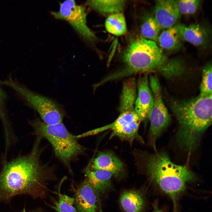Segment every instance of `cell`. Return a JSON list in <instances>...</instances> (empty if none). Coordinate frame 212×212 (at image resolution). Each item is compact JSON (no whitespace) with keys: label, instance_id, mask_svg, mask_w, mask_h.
<instances>
[{"label":"cell","instance_id":"cell-22","mask_svg":"<svg viewBox=\"0 0 212 212\" xmlns=\"http://www.w3.org/2000/svg\"><path fill=\"white\" fill-rule=\"evenodd\" d=\"M178 11L181 15H189L195 14L200 7L199 0H176Z\"/></svg>","mask_w":212,"mask_h":212},{"label":"cell","instance_id":"cell-25","mask_svg":"<svg viewBox=\"0 0 212 212\" xmlns=\"http://www.w3.org/2000/svg\"><path fill=\"white\" fill-rule=\"evenodd\" d=\"M153 212H164L160 209L158 207V205L156 202L153 205Z\"/></svg>","mask_w":212,"mask_h":212},{"label":"cell","instance_id":"cell-19","mask_svg":"<svg viewBox=\"0 0 212 212\" xmlns=\"http://www.w3.org/2000/svg\"><path fill=\"white\" fill-rule=\"evenodd\" d=\"M105 26L108 32L116 36L123 35L127 31L125 19L122 13L109 15L105 20Z\"/></svg>","mask_w":212,"mask_h":212},{"label":"cell","instance_id":"cell-17","mask_svg":"<svg viewBox=\"0 0 212 212\" xmlns=\"http://www.w3.org/2000/svg\"><path fill=\"white\" fill-rule=\"evenodd\" d=\"M126 4L125 0L87 1L85 4L92 9L103 15L122 13Z\"/></svg>","mask_w":212,"mask_h":212},{"label":"cell","instance_id":"cell-9","mask_svg":"<svg viewBox=\"0 0 212 212\" xmlns=\"http://www.w3.org/2000/svg\"><path fill=\"white\" fill-rule=\"evenodd\" d=\"M56 19L67 22L81 38L86 42H92L97 40L95 33L87 24V14L84 6L72 0L60 3L58 11L51 12Z\"/></svg>","mask_w":212,"mask_h":212},{"label":"cell","instance_id":"cell-13","mask_svg":"<svg viewBox=\"0 0 212 212\" xmlns=\"http://www.w3.org/2000/svg\"><path fill=\"white\" fill-rule=\"evenodd\" d=\"M92 170L108 171L117 178L122 177L125 172L124 165L115 155L110 151L100 152L88 166Z\"/></svg>","mask_w":212,"mask_h":212},{"label":"cell","instance_id":"cell-10","mask_svg":"<svg viewBox=\"0 0 212 212\" xmlns=\"http://www.w3.org/2000/svg\"><path fill=\"white\" fill-rule=\"evenodd\" d=\"M148 75V74L140 75L136 83L138 94L135 103V109L142 122L148 119L153 104Z\"/></svg>","mask_w":212,"mask_h":212},{"label":"cell","instance_id":"cell-24","mask_svg":"<svg viewBox=\"0 0 212 212\" xmlns=\"http://www.w3.org/2000/svg\"><path fill=\"white\" fill-rule=\"evenodd\" d=\"M6 97L5 92L0 87V118L2 120L5 132V136L8 138L10 136L9 125L6 119L4 109V104Z\"/></svg>","mask_w":212,"mask_h":212},{"label":"cell","instance_id":"cell-2","mask_svg":"<svg viewBox=\"0 0 212 212\" xmlns=\"http://www.w3.org/2000/svg\"><path fill=\"white\" fill-rule=\"evenodd\" d=\"M122 68L103 79L100 85L138 74L157 73L167 79L175 76L171 59L165 56L155 42L142 37L130 42L122 55Z\"/></svg>","mask_w":212,"mask_h":212},{"label":"cell","instance_id":"cell-20","mask_svg":"<svg viewBox=\"0 0 212 212\" xmlns=\"http://www.w3.org/2000/svg\"><path fill=\"white\" fill-rule=\"evenodd\" d=\"M161 29L154 17L148 16L145 18L140 28L143 38L157 42Z\"/></svg>","mask_w":212,"mask_h":212},{"label":"cell","instance_id":"cell-18","mask_svg":"<svg viewBox=\"0 0 212 212\" xmlns=\"http://www.w3.org/2000/svg\"><path fill=\"white\" fill-rule=\"evenodd\" d=\"M182 41L177 24H176L166 29L159 34L157 42L163 49L173 51L181 47Z\"/></svg>","mask_w":212,"mask_h":212},{"label":"cell","instance_id":"cell-12","mask_svg":"<svg viewBox=\"0 0 212 212\" xmlns=\"http://www.w3.org/2000/svg\"><path fill=\"white\" fill-rule=\"evenodd\" d=\"M99 194L85 179L75 194L74 203L78 212H98Z\"/></svg>","mask_w":212,"mask_h":212},{"label":"cell","instance_id":"cell-3","mask_svg":"<svg viewBox=\"0 0 212 212\" xmlns=\"http://www.w3.org/2000/svg\"><path fill=\"white\" fill-rule=\"evenodd\" d=\"M169 104L179 125L177 143L186 152H192L211 123L212 95L187 100L171 99Z\"/></svg>","mask_w":212,"mask_h":212},{"label":"cell","instance_id":"cell-1","mask_svg":"<svg viewBox=\"0 0 212 212\" xmlns=\"http://www.w3.org/2000/svg\"><path fill=\"white\" fill-rule=\"evenodd\" d=\"M42 138L37 136L28 155L5 161L0 173V202L21 194L36 198L45 196L47 182L55 175L54 168L40 160Z\"/></svg>","mask_w":212,"mask_h":212},{"label":"cell","instance_id":"cell-11","mask_svg":"<svg viewBox=\"0 0 212 212\" xmlns=\"http://www.w3.org/2000/svg\"><path fill=\"white\" fill-rule=\"evenodd\" d=\"M180 16L176 0L155 1L154 17L161 29L175 25Z\"/></svg>","mask_w":212,"mask_h":212},{"label":"cell","instance_id":"cell-16","mask_svg":"<svg viewBox=\"0 0 212 212\" xmlns=\"http://www.w3.org/2000/svg\"><path fill=\"white\" fill-rule=\"evenodd\" d=\"M120 203L125 212H142L145 201L142 193L137 190L124 191L120 195Z\"/></svg>","mask_w":212,"mask_h":212},{"label":"cell","instance_id":"cell-7","mask_svg":"<svg viewBox=\"0 0 212 212\" xmlns=\"http://www.w3.org/2000/svg\"><path fill=\"white\" fill-rule=\"evenodd\" d=\"M0 83L9 87L16 92L29 106L37 112L45 124L51 125L62 122L64 111L51 99L33 92L10 77L0 80Z\"/></svg>","mask_w":212,"mask_h":212},{"label":"cell","instance_id":"cell-6","mask_svg":"<svg viewBox=\"0 0 212 212\" xmlns=\"http://www.w3.org/2000/svg\"><path fill=\"white\" fill-rule=\"evenodd\" d=\"M136 98V96L131 93L121 94L119 108L120 114L117 118L110 124L82 133L81 136L93 135L110 130L112 132L110 138L117 137L122 140L130 142L137 140L143 143V139L138 133L142 121L135 110Z\"/></svg>","mask_w":212,"mask_h":212},{"label":"cell","instance_id":"cell-26","mask_svg":"<svg viewBox=\"0 0 212 212\" xmlns=\"http://www.w3.org/2000/svg\"><path fill=\"white\" fill-rule=\"evenodd\" d=\"M23 212H26L25 211H24ZM37 212V211L35 212H35Z\"/></svg>","mask_w":212,"mask_h":212},{"label":"cell","instance_id":"cell-15","mask_svg":"<svg viewBox=\"0 0 212 212\" xmlns=\"http://www.w3.org/2000/svg\"><path fill=\"white\" fill-rule=\"evenodd\" d=\"M85 180L99 195L104 194L112 187L111 178L113 175L104 170H92L87 166L84 170Z\"/></svg>","mask_w":212,"mask_h":212},{"label":"cell","instance_id":"cell-21","mask_svg":"<svg viewBox=\"0 0 212 212\" xmlns=\"http://www.w3.org/2000/svg\"><path fill=\"white\" fill-rule=\"evenodd\" d=\"M212 64L209 62L203 69L202 80L200 85V95H212Z\"/></svg>","mask_w":212,"mask_h":212},{"label":"cell","instance_id":"cell-4","mask_svg":"<svg viewBox=\"0 0 212 212\" xmlns=\"http://www.w3.org/2000/svg\"><path fill=\"white\" fill-rule=\"evenodd\" d=\"M145 167L151 180L171 198L175 208L176 198L185 190L186 184L196 179L195 175L188 168L174 163L164 152L150 156Z\"/></svg>","mask_w":212,"mask_h":212},{"label":"cell","instance_id":"cell-14","mask_svg":"<svg viewBox=\"0 0 212 212\" xmlns=\"http://www.w3.org/2000/svg\"><path fill=\"white\" fill-rule=\"evenodd\" d=\"M177 26L182 40L200 47H205L208 44L210 34L202 25L195 24L187 26L180 24Z\"/></svg>","mask_w":212,"mask_h":212},{"label":"cell","instance_id":"cell-8","mask_svg":"<svg viewBox=\"0 0 212 212\" xmlns=\"http://www.w3.org/2000/svg\"><path fill=\"white\" fill-rule=\"evenodd\" d=\"M149 82L153 98V107L148 118L150 122L149 140L151 145L155 149L156 141L169 125L171 118L163 101L157 76L155 74L150 75Z\"/></svg>","mask_w":212,"mask_h":212},{"label":"cell","instance_id":"cell-5","mask_svg":"<svg viewBox=\"0 0 212 212\" xmlns=\"http://www.w3.org/2000/svg\"><path fill=\"white\" fill-rule=\"evenodd\" d=\"M37 136L46 139L52 145L56 156L71 171V163L83 153L85 148L62 122L48 125L38 119L30 122Z\"/></svg>","mask_w":212,"mask_h":212},{"label":"cell","instance_id":"cell-23","mask_svg":"<svg viewBox=\"0 0 212 212\" xmlns=\"http://www.w3.org/2000/svg\"><path fill=\"white\" fill-rule=\"evenodd\" d=\"M59 198L54 206H52L57 212H77L74 206V198L60 193Z\"/></svg>","mask_w":212,"mask_h":212}]
</instances>
